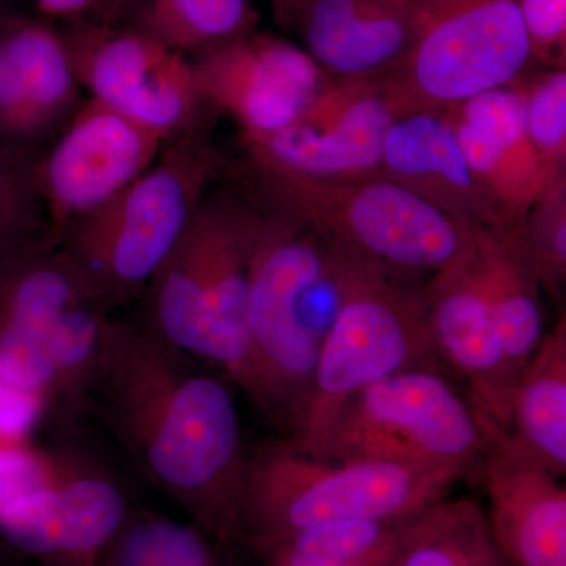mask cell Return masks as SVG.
<instances>
[{
    "instance_id": "1",
    "label": "cell",
    "mask_w": 566,
    "mask_h": 566,
    "mask_svg": "<svg viewBox=\"0 0 566 566\" xmlns=\"http://www.w3.org/2000/svg\"><path fill=\"white\" fill-rule=\"evenodd\" d=\"M147 324L111 315L92 394L145 476L216 543L244 542L245 453L233 394Z\"/></svg>"
},
{
    "instance_id": "2",
    "label": "cell",
    "mask_w": 566,
    "mask_h": 566,
    "mask_svg": "<svg viewBox=\"0 0 566 566\" xmlns=\"http://www.w3.org/2000/svg\"><path fill=\"white\" fill-rule=\"evenodd\" d=\"M109 318L50 233L0 256V376L51 409L92 395Z\"/></svg>"
},
{
    "instance_id": "3",
    "label": "cell",
    "mask_w": 566,
    "mask_h": 566,
    "mask_svg": "<svg viewBox=\"0 0 566 566\" xmlns=\"http://www.w3.org/2000/svg\"><path fill=\"white\" fill-rule=\"evenodd\" d=\"M457 480L374 460H324L268 442L245 457L240 517L244 542L264 554L337 521L411 520L447 497Z\"/></svg>"
},
{
    "instance_id": "4",
    "label": "cell",
    "mask_w": 566,
    "mask_h": 566,
    "mask_svg": "<svg viewBox=\"0 0 566 566\" xmlns=\"http://www.w3.org/2000/svg\"><path fill=\"white\" fill-rule=\"evenodd\" d=\"M221 166L205 132L167 142L125 191L59 238L111 312L144 296Z\"/></svg>"
},
{
    "instance_id": "5",
    "label": "cell",
    "mask_w": 566,
    "mask_h": 566,
    "mask_svg": "<svg viewBox=\"0 0 566 566\" xmlns=\"http://www.w3.org/2000/svg\"><path fill=\"white\" fill-rule=\"evenodd\" d=\"M248 172L324 240L390 270L433 275L475 256V232L385 175L311 178L252 164Z\"/></svg>"
},
{
    "instance_id": "6",
    "label": "cell",
    "mask_w": 566,
    "mask_h": 566,
    "mask_svg": "<svg viewBox=\"0 0 566 566\" xmlns=\"http://www.w3.org/2000/svg\"><path fill=\"white\" fill-rule=\"evenodd\" d=\"M356 253L352 290L319 348L311 394L289 442L312 453L349 401L375 382L436 365L422 286Z\"/></svg>"
},
{
    "instance_id": "7",
    "label": "cell",
    "mask_w": 566,
    "mask_h": 566,
    "mask_svg": "<svg viewBox=\"0 0 566 566\" xmlns=\"http://www.w3.org/2000/svg\"><path fill=\"white\" fill-rule=\"evenodd\" d=\"M259 212L249 275V386L245 392L292 434L311 394L318 348L301 329L297 305L322 270L327 243L307 223L255 189Z\"/></svg>"
},
{
    "instance_id": "8",
    "label": "cell",
    "mask_w": 566,
    "mask_h": 566,
    "mask_svg": "<svg viewBox=\"0 0 566 566\" xmlns=\"http://www.w3.org/2000/svg\"><path fill=\"white\" fill-rule=\"evenodd\" d=\"M490 444L468 395L438 365H417L357 394L312 457L386 461L458 482L476 471Z\"/></svg>"
},
{
    "instance_id": "9",
    "label": "cell",
    "mask_w": 566,
    "mask_h": 566,
    "mask_svg": "<svg viewBox=\"0 0 566 566\" xmlns=\"http://www.w3.org/2000/svg\"><path fill=\"white\" fill-rule=\"evenodd\" d=\"M532 62L517 0H457L436 7L408 57L381 85L400 118L510 87Z\"/></svg>"
},
{
    "instance_id": "10",
    "label": "cell",
    "mask_w": 566,
    "mask_h": 566,
    "mask_svg": "<svg viewBox=\"0 0 566 566\" xmlns=\"http://www.w3.org/2000/svg\"><path fill=\"white\" fill-rule=\"evenodd\" d=\"M82 92L172 142L205 132L211 109L192 59L147 33L87 18L62 31Z\"/></svg>"
},
{
    "instance_id": "11",
    "label": "cell",
    "mask_w": 566,
    "mask_h": 566,
    "mask_svg": "<svg viewBox=\"0 0 566 566\" xmlns=\"http://www.w3.org/2000/svg\"><path fill=\"white\" fill-rule=\"evenodd\" d=\"M166 142L87 98L41 151L39 182L55 241L118 193L158 158Z\"/></svg>"
},
{
    "instance_id": "12",
    "label": "cell",
    "mask_w": 566,
    "mask_h": 566,
    "mask_svg": "<svg viewBox=\"0 0 566 566\" xmlns=\"http://www.w3.org/2000/svg\"><path fill=\"white\" fill-rule=\"evenodd\" d=\"M397 120L381 80L331 77L293 125L241 137L249 164L311 178H364L381 174L382 144Z\"/></svg>"
},
{
    "instance_id": "13",
    "label": "cell",
    "mask_w": 566,
    "mask_h": 566,
    "mask_svg": "<svg viewBox=\"0 0 566 566\" xmlns=\"http://www.w3.org/2000/svg\"><path fill=\"white\" fill-rule=\"evenodd\" d=\"M132 513L109 472L62 452L50 485L0 513V536L46 566H98Z\"/></svg>"
},
{
    "instance_id": "14",
    "label": "cell",
    "mask_w": 566,
    "mask_h": 566,
    "mask_svg": "<svg viewBox=\"0 0 566 566\" xmlns=\"http://www.w3.org/2000/svg\"><path fill=\"white\" fill-rule=\"evenodd\" d=\"M192 63L205 99L237 120L241 137L293 125L331 80L303 48L256 31Z\"/></svg>"
},
{
    "instance_id": "15",
    "label": "cell",
    "mask_w": 566,
    "mask_h": 566,
    "mask_svg": "<svg viewBox=\"0 0 566 566\" xmlns=\"http://www.w3.org/2000/svg\"><path fill=\"white\" fill-rule=\"evenodd\" d=\"M259 212L251 196L208 191L164 268L205 297L237 364L234 382L248 390L249 275Z\"/></svg>"
},
{
    "instance_id": "16",
    "label": "cell",
    "mask_w": 566,
    "mask_h": 566,
    "mask_svg": "<svg viewBox=\"0 0 566 566\" xmlns=\"http://www.w3.org/2000/svg\"><path fill=\"white\" fill-rule=\"evenodd\" d=\"M422 293L436 359L464 382L465 395L485 424L490 441L509 434L516 376L495 333L476 253L463 266L431 275Z\"/></svg>"
},
{
    "instance_id": "17",
    "label": "cell",
    "mask_w": 566,
    "mask_h": 566,
    "mask_svg": "<svg viewBox=\"0 0 566 566\" xmlns=\"http://www.w3.org/2000/svg\"><path fill=\"white\" fill-rule=\"evenodd\" d=\"M82 88L61 29L0 20V144L44 150L81 106Z\"/></svg>"
},
{
    "instance_id": "18",
    "label": "cell",
    "mask_w": 566,
    "mask_h": 566,
    "mask_svg": "<svg viewBox=\"0 0 566 566\" xmlns=\"http://www.w3.org/2000/svg\"><path fill=\"white\" fill-rule=\"evenodd\" d=\"M436 7L412 0H304L290 29L327 76L378 81L405 62Z\"/></svg>"
},
{
    "instance_id": "19",
    "label": "cell",
    "mask_w": 566,
    "mask_h": 566,
    "mask_svg": "<svg viewBox=\"0 0 566 566\" xmlns=\"http://www.w3.org/2000/svg\"><path fill=\"white\" fill-rule=\"evenodd\" d=\"M485 490L488 527L513 566H566V490L560 479L499 436L476 468Z\"/></svg>"
},
{
    "instance_id": "20",
    "label": "cell",
    "mask_w": 566,
    "mask_h": 566,
    "mask_svg": "<svg viewBox=\"0 0 566 566\" xmlns=\"http://www.w3.org/2000/svg\"><path fill=\"white\" fill-rule=\"evenodd\" d=\"M381 175L472 232L516 223L506 221L480 188L442 111L392 123L382 144Z\"/></svg>"
},
{
    "instance_id": "21",
    "label": "cell",
    "mask_w": 566,
    "mask_h": 566,
    "mask_svg": "<svg viewBox=\"0 0 566 566\" xmlns=\"http://www.w3.org/2000/svg\"><path fill=\"white\" fill-rule=\"evenodd\" d=\"M442 112L488 199L506 221H523L547 177L528 140L520 91L495 88Z\"/></svg>"
},
{
    "instance_id": "22",
    "label": "cell",
    "mask_w": 566,
    "mask_h": 566,
    "mask_svg": "<svg viewBox=\"0 0 566 566\" xmlns=\"http://www.w3.org/2000/svg\"><path fill=\"white\" fill-rule=\"evenodd\" d=\"M523 221L475 230L483 294L506 363L516 378L545 335L542 285L528 255Z\"/></svg>"
},
{
    "instance_id": "23",
    "label": "cell",
    "mask_w": 566,
    "mask_h": 566,
    "mask_svg": "<svg viewBox=\"0 0 566 566\" xmlns=\"http://www.w3.org/2000/svg\"><path fill=\"white\" fill-rule=\"evenodd\" d=\"M509 436L558 476L566 472V315L551 327L517 375Z\"/></svg>"
},
{
    "instance_id": "24",
    "label": "cell",
    "mask_w": 566,
    "mask_h": 566,
    "mask_svg": "<svg viewBox=\"0 0 566 566\" xmlns=\"http://www.w3.org/2000/svg\"><path fill=\"white\" fill-rule=\"evenodd\" d=\"M93 18L147 33L188 57L256 31L251 0H107Z\"/></svg>"
},
{
    "instance_id": "25",
    "label": "cell",
    "mask_w": 566,
    "mask_h": 566,
    "mask_svg": "<svg viewBox=\"0 0 566 566\" xmlns=\"http://www.w3.org/2000/svg\"><path fill=\"white\" fill-rule=\"evenodd\" d=\"M482 509L472 499L430 506L406 524L389 566H502Z\"/></svg>"
},
{
    "instance_id": "26",
    "label": "cell",
    "mask_w": 566,
    "mask_h": 566,
    "mask_svg": "<svg viewBox=\"0 0 566 566\" xmlns=\"http://www.w3.org/2000/svg\"><path fill=\"white\" fill-rule=\"evenodd\" d=\"M411 520L323 524L292 536L268 556L271 566H389Z\"/></svg>"
},
{
    "instance_id": "27",
    "label": "cell",
    "mask_w": 566,
    "mask_h": 566,
    "mask_svg": "<svg viewBox=\"0 0 566 566\" xmlns=\"http://www.w3.org/2000/svg\"><path fill=\"white\" fill-rule=\"evenodd\" d=\"M214 545L193 523L132 513L98 566H221Z\"/></svg>"
},
{
    "instance_id": "28",
    "label": "cell",
    "mask_w": 566,
    "mask_h": 566,
    "mask_svg": "<svg viewBox=\"0 0 566 566\" xmlns=\"http://www.w3.org/2000/svg\"><path fill=\"white\" fill-rule=\"evenodd\" d=\"M41 151L0 144V256L50 233L40 193Z\"/></svg>"
},
{
    "instance_id": "29",
    "label": "cell",
    "mask_w": 566,
    "mask_h": 566,
    "mask_svg": "<svg viewBox=\"0 0 566 566\" xmlns=\"http://www.w3.org/2000/svg\"><path fill=\"white\" fill-rule=\"evenodd\" d=\"M528 140L546 177L566 172V71L547 69L515 82Z\"/></svg>"
},
{
    "instance_id": "30",
    "label": "cell",
    "mask_w": 566,
    "mask_h": 566,
    "mask_svg": "<svg viewBox=\"0 0 566 566\" xmlns=\"http://www.w3.org/2000/svg\"><path fill=\"white\" fill-rule=\"evenodd\" d=\"M523 232L542 290L558 303L566 282V172L547 178Z\"/></svg>"
},
{
    "instance_id": "31",
    "label": "cell",
    "mask_w": 566,
    "mask_h": 566,
    "mask_svg": "<svg viewBox=\"0 0 566 566\" xmlns=\"http://www.w3.org/2000/svg\"><path fill=\"white\" fill-rule=\"evenodd\" d=\"M61 465L62 452L48 453L29 442H0V513L50 485Z\"/></svg>"
},
{
    "instance_id": "32",
    "label": "cell",
    "mask_w": 566,
    "mask_h": 566,
    "mask_svg": "<svg viewBox=\"0 0 566 566\" xmlns=\"http://www.w3.org/2000/svg\"><path fill=\"white\" fill-rule=\"evenodd\" d=\"M535 62L565 69L566 0H517Z\"/></svg>"
},
{
    "instance_id": "33",
    "label": "cell",
    "mask_w": 566,
    "mask_h": 566,
    "mask_svg": "<svg viewBox=\"0 0 566 566\" xmlns=\"http://www.w3.org/2000/svg\"><path fill=\"white\" fill-rule=\"evenodd\" d=\"M50 411L46 398L0 376V442H28Z\"/></svg>"
},
{
    "instance_id": "34",
    "label": "cell",
    "mask_w": 566,
    "mask_h": 566,
    "mask_svg": "<svg viewBox=\"0 0 566 566\" xmlns=\"http://www.w3.org/2000/svg\"><path fill=\"white\" fill-rule=\"evenodd\" d=\"M48 21L70 22L87 20L103 10L107 0H32Z\"/></svg>"
},
{
    "instance_id": "35",
    "label": "cell",
    "mask_w": 566,
    "mask_h": 566,
    "mask_svg": "<svg viewBox=\"0 0 566 566\" xmlns=\"http://www.w3.org/2000/svg\"><path fill=\"white\" fill-rule=\"evenodd\" d=\"M303 2L304 0H271L275 21L282 28H292L294 14H296L297 9H300Z\"/></svg>"
},
{
    "instance_id": "36",
    "label": "cell",
    "mask_w": 566,
    "mask_h": 566,
    "mask_svg": "<svg viewBox=\"0 0 566 566\" xmlns=\"http://www.w3.org/2000/svg\"><path fill=\"white\" fill-rule=\"evenodd\" d=\"M412 2L423 3V6H444V3L457 2V0H412Z\"/></svg>"
},
{
    "instance_id": "37",
    "label": "cell",
    "mask_w": 566,
    "mask_h": 566,
    "mask_svg": "<svg viewBox=\"0 0 566 566\" xmlns=\"http://www.w3.org/2000/svg\"><path fill=\"white\" fill-rule=\"evenodd\" d=\"M7 14L10 13H7L6 9H3V0H0V20H2V18H6Z\"/></svg>"
},
{
    "instance_id": "38",
    "label": "cell",
    "mask_w": 566,
    "mask_h": 566,
    "mask_svg": "<svg viewBox=\"0 0 566 566\" xmlns=\"http://www.w3.org/2000/svg\"><path fill=\"white\" fill-rule=\"evenodd\" d=\"M502 566H509V564H506V562H505V564H504V565H502Z\"/></svg>"
}]
</instances>
